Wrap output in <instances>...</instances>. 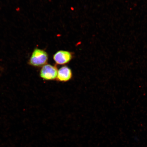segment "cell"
<instances>
[{"label":"cell","mask_w":147,"mask_h":147,"mask_svg":"<svg viewBox=\"0 0 147 147\" xmlns=\"http://www.w3.org/2000/svg\"><path fill=\"white\" fill-rule=\"evenodd\" d=\"M58 68L56 65L46 64L41 68L40 76L43 80L47 81L56 80L58 72Z\"/></svg>","instance_id":"obj_2"},{"label":"cell","mask_w":147,"mask_h":147,"mask_svg":"<svg viewBox=\"0 0 147 147\" xmlns=\"http://www.w3.org/2000/svg\"><path fill=\"white\" fill-rule=\"evenodd\" d=\"M73 57L72 53L64 50L57 51L53 57L55 63L58 65H64L69 63Z\"/></svg>","instance_id":"obj_3"},{"label":"cell","mask_w":147,"mask_h":147,"mask_svg":"<svg viewBox=\"0 0 147 147\" xmlns=\"http://www.w3.org/2000/svg\"><path fill=\"white\" fill-rule=\"evenodd\" d=\"M73 78V73L71 69L67 66H63L58 70L56 80L61 82H67Z\"/></svg>","instance_id":"obj_4"},{"label":"cell","mask_w":147,"mask_h":147,"mask_svg":"<svg viewBox=\"0 0 147 147\" xmlns=\"http://www.w3.org/2000/svg\"><path fill=\"white\" fill-rule=\"evenodd\" d=\"M48 60V54L46 51L43 49H36L33 51L28 63L33 67H42L47 64Z\"/></svg>","instance_id":"obj_1"}]
</instances>
